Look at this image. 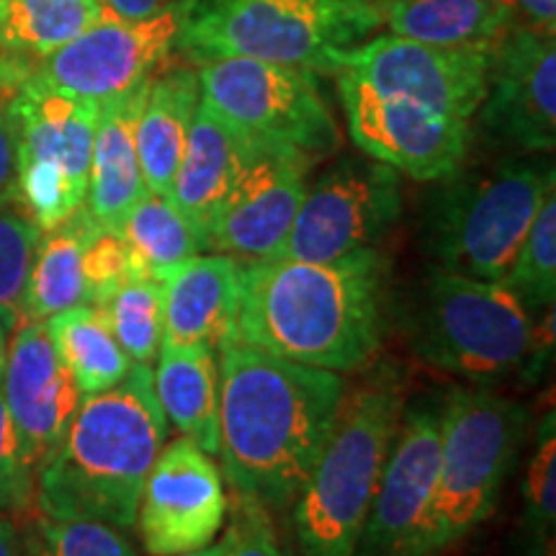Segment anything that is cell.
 Returning a JSON list of instances; mask_svg holds the SVG:
<instances>
[{"label": "cell", "instance_id": "1", "mask_svg": "<svg viewBox=\"0 0 556 556\" xmlns=\"http://www.w3.org/2000/svg\"><path fill=\"white\" fill-rule=\"evenodd\" d=\"M217 366L222 477L235 497L287 513L328 443L348 381L235 340L217 348Z\"/></svg>", "mask_w": 556, "mask_h": 556}, {"label": "cell", "instance_id": "2", "mask_svg": "<svg viewBox=\"0 0 556 556\" xmlns=\"http://www.w3.org/2000/svg\"><path fill=\"white\" fill-rule=\"evenodd\" d=\"M387 261L377 248L336 261H238L229 338L294 364L356 374L387 330Z\"/></svg>", "mask_w": 556, "mask_h": 556}, {"label": "cell", "instance_id": "3", "mask_svg": "<svg viewBox=\"0 0 556 556\" xmlns=\"http://www.w3.org/2000/svg\"><path fill=\"white\" fill-rule=\"evenodd\" d=\"M165 438L168 420L160 409L152 366L131 364L119 384L80 400L58 448L37 469L39 513L131 531L144 479Z\"/></svg>", "mask_w": 556, "mask_h": 556}, {"label": "cell", "instance_id": "4", "mask_svg": "<svg viewBox=\"0 0 556 556\" xmlns=\"http://www.w3.org/2000/svg\"><path fill=\"white\" fill-rule=\"evenodd\" d=\"M405 415V379L377 364L348 387L315 469L291 505L302 556H356L368 507Z\"/></svg>", "mask_w": 556, "mask_h": 556}, {"label": "cell", "instance_id": "5", "mask_svg": "<svg viewBox=\"0 0 556 556\" xmlns=\"http://www.w3.org/2000/svg\"><path fill=\"white\" fill-rule=\"evenodd\" d=\"M381 24V0H191L178 47L193 62L248 58L338 75Z\"/></svg>", "mask_w": 556, "mask_h": 556}, {"label": "cell", "instance_id": "6", "mask_svg": "<svg viewBox=\"0 0 556 556\" xmlns=\"http://www.w3.org/2000/svg\"><path fill=\"white\" fill-rule=\"evenodd\" d=\"M441 462L413 556H441L495 513L523 446L528 409L486 387H454L438 409Z\"/></svg>", "mask_w": 556, "mask_h": 556}, {"label": "cell", "instance_id": "7", "mask_svg": "<svg viewBox=\"0 0 556 556\" xmlns=\"http://www.w3.org/2000/svg\"><path fill=\"white\" fill-rule=\"evenodd\" d=\"M533 315L503 281L435 268L426 278L409 328L417 358L477 387L531 361Z\"/></svg>", "mask_w": 556, "mask_h": 556}, {"label": "cell", "instance_id": "8", "mask_svg": "<svg viewBox=\"0 0 556 556\" xmlns=\"http://www.w3.org/2000/svg\"><path fill=\"white\" fill-rule=\"evenodd\" d=\"M552 191L554 170L523 160L456 178L430 217V253L438 268L503 281Z\"/></svg>", "mask_w": 556, "mask_h": 556}, {"label": "cell", "instance_id": "9", "mask_svg": "<svg viewBox=\"0 0 556 556\" xmlns=\"http://www.w3.org/2000/svg\"><path fill=\"white\" fill-rule=\"evenodd\" d=\"M99 109V103L34 80H21L9 96L16 129L18 204L41 232L86 204Z\"/></svg>", "mask_w": 556, "mask_h": 556}, {"label": "cell", "instance_id": "10", "mask_svg": "<svg viewBox=\"0 0 556 556\" xmlns=\"http://www.w3.org/2000/svg\"><path fill=\"white\" fill-rule=\"evenodd\" d=\"M201 101L253 142L307 155L312 163L340 148V129L315 73L248 58L201 62Z\"/></svg>", "mask_w": 556, "mask_h": 556}, {"label": "cell", "instance_id": "11", "mask_svg": "<svg viewBox=\"0 0 556 556\" xmlns=\"http://www.w3.org/2000/svg\"><path fill=\"white\" fill-rule=\"evenodd\" d=\"M189 11L191 0H176L170 9L148 18H103L34 62L24 80L101 106L165 67L173 50H178Z\"/></svg>", "mask_w": 556, "mask_h": 556}, {"label": "cell", "instance_id": "12", "mask_svg": "<svg viewBox=\"0 0 556 556\" xmlns=\"http://www.w3.org/2000/svg\"><path fill=\"white\" fill-rule=\"evenodd\" d=\"M400 214L397 170L379 160H343L307 186L287 240L270 258L323 263L371 250Z\"/></svg>", "mask_w": 556, "mask_h": 556}, {"label": "cell", "instance_id": "13", "mask_svg": "<svg viewBox=\"0 0 556 556\" xmlns=\"http://www.w3.org/2000/svg\"><path fill=\"white\" fill-rule=\"evenodd\" d=\"M492 45L438 47L384 34L358 45L343 70L377 93L471 122L486 96Z\"/></svg>", "mask_w": 556, "mask_h": 556}, {"label": "cell", "instance_id": "14", "mask_svg": "<svg viewBox=\"0 0 556 556\" xmlns=\"http://www.w3.org/2000/svg\"><path fill=\"white\" fill-rule=\"evenodd\" d=\"M336 78L348 131L368 157L415 180H443L462 168L471 142V122L377 93L345 70Z\"/></svg>", "mask_w": 556, "mask_h": 556}, {"label": "cell", "instance_id": "15", "mask_svg": "<svg viewBox=\"0 0 556 556\" xmlns=\"http://www.w3.org/2000/svg\"><path fill=\"white\" fill-rule=\"evenodd\" d=\"M312 165L302 152L250 139L238 176L208 222L206 253L238 261L276 255L307 193Z\"/></svg>", "mask_w": 556, "mask_h": 556}, {"label": "cell", "instance_id": "16", "mask_svg": "<svg viewBox=\"0 0 556 556\" xmlns=\"http://www.w3.org/2000/svg\"><path fill=\"white\" fill-rule=\"evenodd\" d=\"M225 477L189 438L160 448L137 505V533L150 556H176L214 544L225 528Z\"/></svg>", "mask_w": 556, "mask_h": 556}, {"label": "cell", "instance_id": "17", "mask_svg": "<svg viewBox=\"0 0 556 556\" xmlns=\"http://www.w3.org/2000/svg\"><path fill=\"white\" fill-rule=\"evenodd\" d=\"M479 124L497 142L526 152L556 144L554 34L510 26L492 45L486 96Z\"/></svg>", "mask_w": 556, "mask_h": 556}, {"label": "cell", "instance_id": "18", "mask_svg": "<svg viewBox=\"0 0 556 556\" xmlns=\"http://www.w3.org/2000/svg\"><path fill=\"white\" fill-rule=\"evenodd\" d=\"M441 462L438 413L405 409L361 531L356 556H413Z\"/></svg>", "mask_w": 556, "mask_h": 556}, {"label": "cell", "instance_id": "19", "mask_svg": "<svg viewBox=\"0 0 556 556\" xmlns=\"http://www.w3.org/2000/svg\"><path fill=\"white\" fill-rule=\"evenodd\" d=\"M0 389L16 430L21 458L37 477V469L58 448L83 400L45 323L21 319L13 328Z\"/></svg>", "mask_w": 556, "mask_h": 556}, {"label": "cell", "instance_id": "20", "mask_svg": "<svg viewBox=\"0 0 556 556\" xmlns=\"http://www.w3.org/2000/svg\"><path fill=\"white\" fill-rule=\"evenodd\" d=\"M160 294L165 345L219 348L229 338L238 304V258L191 255L160 278Z\"/></svg>", "mask_w": 556, "mask_h": 556}, {"label": "cell", "instance_id": "21", "mask_svg": "<svg viewBox=\"0 0 556 556\" xmlns=\"http://www.w3.org/2000/svg\"><path fill=\"white\" fill-rule=\"evenodd\" d=\"M148 83L101 103L90 155L86 208L106 232H122L124 219L148 193L137 155V119Z\"/></svg>", "mask_w": 556, "mask_h": 556}, {"label": "cell", "instance_id": "22", "mask_svg": "<svg viewBox=\"0 0 556 556\" xmlns=\"http://www.w3.org/2000/svg\"><path fill=\"white\" fill-rule=\"evenodd\" d=\"M248 148L250 139L245 135H240L204 101L199 103L176 178H173L170 201L204 242V250L208 222L238 176Z\"/></svg>", "mask_w": 556, "mask_h": 556}, {"label": "cell", "instance_id": "23", "mask_svg": "<svg viewBox=\"0 0 556 556\" xmlns=\"http://www.w3.org/2000/svg\"><path fill=\"white\" fill-rule=\"evenodd\" d=\"M111 13L101 0H0V93H13L34 62Z\"/></svg>", "mask_w": 556, "mask_h": 556}, {"label": "cell", "instance_id": "24", "mask_svg": "<svg viewBox=\"0 0 556 556\" xmlns=\"http://www.w3.org/2000/svg\"><path fill=\"white\" fill-rule=\"evenodd\" d=\"M199 103V70L180 65L150 78L137 119V155L150 193L170 199Z\"/></svg>", "mask_w": 556, "mask_h": 556}, {"label": "cell", "instance_id": "25", "mask_svg": "<svg viewBox=\"0 0 556 556\" xmlns=\"http://www.w3.org/2000/svg\"><path fill=\"white\" fill-rule=\"evenodd\" d=\"M155 394L168 426L208 456L219 448V366L217 348L160 345L152 371Z\"/></svg>", "mask_w": 556, "mask_h": 556}, {"label": "cell", "instance_id": "26", "mask_svg": "<svg viewBox=\"0 0 556 556\" xmlns=\"http://www.w3.org/2000/svg\"><path fill=\"white\" fill-rule=\"evenodd\" d=\"M99 225L86 204L58 227L41 232L24 294V319L47 317L86 304V250Z\"/></svg>", "mask_w": 556, "mask_h": 556}, {"label": "cell", "instance_id": "27", "mask_svg": "<svg viewBox=\"0 0 556 556\" xmlns=\"http://www.w3.org/2000/svg\"><path fill=\"white\" fill-rule=\"evenodd\" d=\"M387 26L438 47L495 45L513 26L503 0H381Z\"/></svg>", "mask_w": 556, "mask_h": 556}, {"label": "cell", "instance_id": "28", "mask_svg": "<svg viewBox=\"0 0 556 556\" xmlns=\"http://www.w3.org/2000/svg\"><path fill=\"white\" fill-rule=\"evenodd\" d=\"M45 328L70 377L78 384L80 397L106 392L127 377L131 361L111 332L101 307L78 304L47 317Z\"/></svg>", "mask_w": 556, "mask_h": 556}, {"label": "cell", "instance_id": "29", "mask_svg": "<svg viewBox=\"0 0 556 556\" xmlns=\"http://www.w3.org/2000/svg\"><path fill=\"white\" fill-rule=\"evenodd\" d=\"M119 235L129 250L131 278L160 281L180 261L206 253L204 242L176 204L150 191L127 214Z\"/></svg>", "mask_w": 556, "mask_h": 556}, {"label": "cell", "instance_id": "30", "mask_svg": "<svg viewBox=\"0 0 556 556\" xmlns=\"http://www.w3.org/2000/svg\"><path fill=\"white\" fill-rule=\"evenodd\" d=\"M111 332L131 364H152L163 343V294L155 278H127L103 304Z\"/></svg>", "mask_w": 556, "mask_h": 556}, {"label": "cell", "instance_id": "31", "mask_svg": "<svg viewBox=\"0 0 556 556\" xmlns=\"http://www.w3.org/2000/svg\"><path fill=\"white\" fill-rule=\"evenodd\" d=\"M507 289L531 312L554 309L556 299V191L541 204L516 261L503 278Z\"/></svg>", "mask_w": 556, "mask_h": 556}, {"label": "cell", "instance_id": "32", "mask_svg": "<svg viewBox=\"0 0 556 556\" xmlns=\"http://www.w3.org/2000/svg\"><path fill=\"white\" fill-rule=\"evenodd\" d=\"M556 520V420L554 413L544 415L536 430L531 464L523 484V531L526 541L539 556H552Z\"/></svg>", "mask_w": 556, "mask_h": 556}, {"label": "cell", "instance_id": "33", "mask_svg": "<svg viewBox=\"0 0 556 556\" xmlns=\"http://www.w3.org/2000/svg\"><path fill=\"white\" fill-rule=\"evenodd\" d=\"M29 556H137L114 526L86 518L41 516L29 533Z\"/></svg>", "mask_w": 556, "mask_h": 556}, {"label": "cell", "instance_id": "34", "mask_svg": "<svg viewBox=\"0 0 556 556\" xmlns=\"http://www.w3.org/2000/svg\"><path fill=\"white\" fill-rule=\"evenodd\" d=\"M41 238L29 214L21 208L0 206V315L13 323L24 319V294L29 270Z\"/></svg>", "mask_w": 556, "mask_h": 556}, {"label": "cell", "instance_id": "35", "mask_svg": "<svg viewBox=\"0 0 556 556\" xmlns=\"http://www.w3.org/2000/svg\"><path fill=\"white\" fill-rule=\"evenodd\" d=\"M127 278H131V263L122 235L99 229L86 250V304L103 307Z\"/></svg>", "mask_w": 556, "mask_h": 556}, {"label": "cell", "instance_id": "36", "mask_svg": "<svg viewBox=\"0 0 556 556\" xmlns=\"http://www.w3.org/2000/svg\"><path fill=\"white\" fill-rule=\"evenodd\" d=\"M3 374V371H0ZM34 495V471L21 458L18 438L13 430L3 389H0V513L24 510Z\"/></svg>", "mask_w": 556, "mask_h": 556}, {"label": "cell", "instance_id": "37", "mask_svg": "<svg viewBox=\"0 0 556 556\" xmlns=\"http://www.w3.org/2000/svg\"><path fill=\"white\" fill-rule=\"evenodd\" d=\"M232 520L227 528V552L225 556H291L276 536L266 507L250 503V500L235 497Z\"/></svg>", "mask_w": 556, "mask_h": 556}, {"label": "cell", "instance_id": "38", "mask_svg": "<svg viewBox=\"0 0 556 556\" xmlns=\"http://www.w3.org/2000/svg\"><path fill=\"white\" fill-rule=\"evenodd\" d=\"M18 201L16 176V129L9 111V99L0 93V206Z\"/></svg>", "mask_w": 556, "mask_h": 556}, {"label": "cell", "instance_id": "39", "mask_svg": "<svg viewBox=\"0 0 556 556\" xmlns=\"http://www.w3.org/2000/svg\"><path fill=\"white\" fill-rule=\"evenodd\" d=\"M513 16V26H526L554 34L556 26V0H503Z\"/></svg>", "mask_w": 556, "mask_h": 556}, {"label": "cell", "instance_id": "40", "mask_svg": "<svg viewBox=\"0 0 556 556\" xmlns=\"http://www.w3.org/2000/svg\"><path fill=\"white\" fill-rule=\"evenodd\" d=\"M101 3L106 5V11L114 18L137 21V18L155 16V13L170 9L176 0H101Z\"/></svg>", "mask_w": 556, "mask_h": 556}, {"label": "cell", "instance_id": "41", "mask_svg": "<svg viewBox=\"0 0 556 556\" xmlns=\"http://www.w3.org/2000/svg\"><path fill=\"white\" fill-rule=\"evenodd\" d=\"M0 556H21V539L9 516L0 513Z\"/></svg>", "mask_w": 556, "mask_h": 556}, {"label": "cell", "instance_id": "42", "mask_svg": "<svg viewBox=\"0 0 556 556\" xmlns=\"http://www.w3.org/2000/svg\"><path fill=\"white\" fill-rule=\"evenodd\" d=\"M13 328H16V323L9 319L5 315H0V371H3V364H5V351H9V338Z\"/></svg>", "mask_w": 556, "mask_h": 556}, {"label": "cell", "instance_id": "43", "mask_svg": "<svg viewBox=\"0 0 556 556\" xmlns=\"http://www.w3.org/2000/svg\"><path fill=\"white\" fill-rule=\"evenodd\" d=\"M227 544H229V536L225 533L219 541H214V544H208L204 548H199V552H189V554H176V556H225L227 552Z\"/></svg>", "mask_w": 556, "mask_h": 556}]
</instances>
